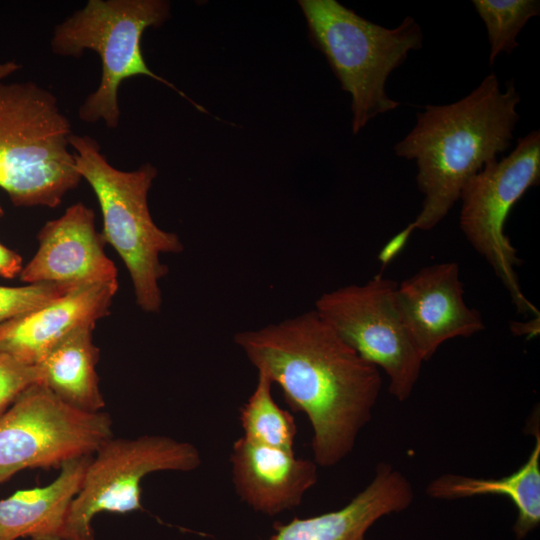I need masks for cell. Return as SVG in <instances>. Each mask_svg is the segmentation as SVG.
<instances>
[{"instance_id": "30bf717a", "label": "cell", "mask_w": 540, "mask_h": 540, "mask_svg": "<svg viewBox=\"0 0 540 540\" xmlns=\"http://www.w3.org/2000/svg\"><path fill=\"white\" fill-rule=\"evenodd\" d=\"M396 286L380 273L362 285L322 294L314 310L364 360L385 371L389 393L403 402L424 361L396 310Z\"/></svg>"}, {"instance_id": "7a4b0ae2", "label": "cell", "mask_w": 540, "mask_h": 540, "mask_svg": "<svg viewBox=\"0 0 540 540\" xmlns=\"http://www.w3.org/2000/svg\"><path fill=\"white\" fill-rule=\"evenodd\" d=\"M520 101L513 82L502 91L491 73L461 100L427 105L399 141L396 155L415 159L417 184L424 195L415 229L434 228L460 199L466 182L510 146Z\"/></svg>"}, {"instance_id": "6da1fadb", "label": "cell", "mask_w": 540, "mask_h": 540, "mask_svg": "<svg viewBox=\"0 0 540 540\" xmlns=\"http://www.w3.org/2000/svg\"><path fill=\"white\" fill-rule=\"evenodd\" d=\"M258 373L282 390L285 402L312 427L314 462L331 467L354 448L369 423L382 379L316 313L311 311L234 335Z\"/></svg>"}, {"instance_id": "7402d4cb", "label": "cell", "mask_w": 540, "mask_h": 540, "mask_svg": "<svg viewBox=\"0 0 540 540\" xmlns=\"http://www.w3.org/2000/svg\"><path fill=\"white\" fill-rule=\"evenodd\" d=\"M42 382L38 365L25 364L0 351V416L23 391Z\"/></svg>"}, {"instance_id": "4fadbf2b", "label": "cell", "mask_w": 540, "mask_h": 540, "mask_svg": "<svg viewBox=\"0 0 540 540\" xmlns=\"http://www.w3.org/2000/svg\"><path fill=\"white\" fill-rule=\"evenodd\" d=\"M230 462L237 495L255 512L269 516L299 506L318 479L315 462L243 436L233 443Z\"/></svg>"}, {"instance_id": "ba28073f", "label": "cell", "mask_w": 540, "mask_h": 540, "mask_svg": "<svg viewBox=\"0 0 540 540\" xmlns=\"http://www.w3.org/2000/svg\"><path fill=\"white\" fill-rule=\"evenodd\" d=\"M113 437L105 412L77 409L43 384L23 391L0 416V484L27 468H60Z\"/></svg>"}, {"instance_id": "44dd1931", "label": "cell", "mask_w": 540, "mask_h": 540, "mask_svg": "<svg viewBox=\"0 0 540 540\" xmlns=\"http://www.w3.org/2000/svg\"><path fill=\"white\" fill-rule=\"evenodd\" d=\"M73 289L45 282L18 287L0 285V324L40 309Z\"/></svg>"}, {"instance_id": "9a60e30c", "label": "cell", "mask_w": 540, "mask_h": 540, "mask_svg": "<svg viewBox=\"0 0 540 540\" xmlns=\"http://www.w3.org/2000/svg\"><path fill=\"white\" fill-rule=\"evenodd\" d=\"M413 499L409 479L390 463L381 462L371 482L344 507L275 523V533L268 540H368L365 534L378 519L405 510Z\"/></svg>"}, {"instance_id": "9c48e42d", "label": "cell", "mask_w": 540, "mask_h": 540, "mask_svg": "<svg viewBox=\"0 0 540 540\" xmlns=\"http://www.w3.org/2000/svg\"><path fill=\"white\" fill-rule=\"evenodd\" d=\"M540 133L518 139L515 149L500 161L491 160L461 190L460 227L472 247L493 268L520 313L539 316L524 296L515 267L521 260L504 233L507 217L525 192L539 184Z\"/></svg>"}, {"instance_id": "484cf974", "label": "cell", "mask_w": 540, "mask_h": 540, "mask_svg": "<svg viewBox=\"0 0 540 540\" xmlns=\"http://www.w3.org/2000/svg\"><path fill=\"white\" fill-rule=\"evenodd\" d=\"M18 69H20V65L15 61H6L0 63V81L6 79Z\"/></svg>"}, {"instance_id": "3957f363", "label": "cell", "mask_w": 540, "mask_h": 540, "mask_svg": "<svg viewBox=\"0 0 540 540\" xmlns=\"http://www.w3.org/2000/svg\"><path fill=\"white\" fill-rule=\"evenodd\" d=\"M72 135L53 93L0 81V188L15 206L54 208L78 186Z\"/></svg>"}, {"instance_id": "e0dca14e", "label": "cell", "mask_w": 540, "mask_h": 540, "mask_svg": "<svg viewBox=\"0 0 540 540\" xmlns=\"http://www.w3.org/2000/svg\"><path fill=\"white\" fill-rule=\"evenodd\" d=\"M535 437L529 458L512 474L494 478H474L443 474L433 479L426 493L436 499H460L479 495L499 494L508 497L518 515L513 531L518 540L537 528L540 523V429L538 416L533 414L527 424Z\"/></svg>"}, {"instance_id": "8fae6325", "label": "cell", "mask_w": 540, "mask_h": 540, "mask_svg": "<svg viewBox=\"0 0 540 540\" xmlns=\"http://www.w3.org/2000/svg\"><path fill=\"white\" fill-rule=\"evenodd\" d=\"M463 294L456 262L421 268L397 284L396 310L423 361L445 341L484 329L480 312L467 306Z\"/></svg>"}, {"instance_id": "7c38bea8", "label": "cell", "mask_w": 540, "mask_h": 540, "mask_svg": "<svg viewBox=\"0 0 540 540\" xmlns=\"http://www.w3.org/2000/svg\"><path fill=\"white\" fill-rule=\"evenodd\" d=\"M39 247L23 267L22 282L56 283L74 288L118 283L117 268L105 254L106 242L96 230L94 211L83 203L68 207L37 235Z\"/></svg>"}, {"instance_id": "5bb4252c", "label": "cell", "mask_w": 540, "mask_h": 540, "mask_svg": "<svg viewBox=\"0 0 540 540\" xmlns=\"http://www.w3.org/2000/svg\"><path fill=\"white\" fill-rule=\"evenodd\" d=\"M118 283L81 286L50 304L0 324V351L37 365L72 330L93 325L109 314Z\"/></svg>"}, {"instance_id": "52a82bcc", "label": "cell", "mask_w": 540, "mask_h": 540, "mask_svg": "<svg viewBox=\"0 0 540 540\" xmlns=\"http://www.w3.org/2000/svg\"><path fill=\"white\" fill-rule=\"evenodd\" d=\"M202 463L193 444L162 435L106 440L84 472L81 488L69 508L63 540H95L94 517L102 512L142 511L141 482L153 472H189Z\"/></svg>"}, {"instance_id": "603a6c76", "label": "cell", "mask_w": 540, "mask_h": 540, "mask_svg": "<svg viewBox=\"0 0 540 540\" xmlns=\"http://www.w3.org/2000/svg\"><path fill=\"white\" fill-rule=\"evenodd\" d=\"M415 230L412 222L403 230L394 235L380 250L378 259L385 267L391 262L404 248L411 233Z\"/></svg>"}, {"instance_id": "ac0fdd59", "label": "cell", "mask_w": 540, "mask_h": 540, "mask_svg": "<svg viewBox=\"0 0 540 540\" xmlns=\"http://www.w3.org/2000/svg\"><path fill=\"white\" fill-rule=\"evenodd\" d=\"M94 327L72 330L37 364L43 385L65 403L87 412H100L105 406L96 372L99 349L93 342Z\"/></svg>"}, {"instance_id": "cb8c5ba5", "label": "cell", "mask_w": 540, "mask_h": 540, "mask_svg": "<svg viewBox=\"0 0 540 540\" xmlns=\"http://www.w3.org/2000/svg\"><path fill=\"white\" fill-rule=\"evenodd\" d=\"M22 269V257L0 243V277L13 279L20 275Z\"/></svg>"}, {"instance_id": "8992f818", "label": "cell", "mask_w": 540, "mask_h": 540, "mask_svg": "<svg viewBox=\"0 0 540 540\" xmlns=\"http://www.w3.org/2000/svg\"><path fill=\"white\" fill-rule=\"evenodd\" d=\"M313 43L351 95L352 131L399 103L385 91L389 74L420 49L423 35L412 17L393 29L374 24L335 0L299 1Z\"/></svg>"}, {"instance_id": "d4e9b609", "label": "cell", "mask_w": 540, "mask_h": 540, "mask_svg": "<svg viewBox=\"0 0 540 540\" xmlns=\"http://www.w3.org/2000/svg\"><path fill=\"white\" fill-rule=\"evenodd\" d=\"M539 316H535L528 322H516L513 321L510 324V329L514 335L534 337L539 334Z\"/></svg>"}, {"instance_id": "5b68a950", "label": "cell", "mask_w": 540, "mask_h": 540, "mask_svg": "<svg viewBox=\"0 0 540 540\" xmlns=\"http://www.w3.org/2000/svg\"><path fill=\"white\" fill-rule=\"evenodd\" d=\"M169 15L170 4L164 0H89L56 26L50 41L54 54L80 57L84 51L92 50L100 57L101 79L79 107L82 121H103L108 128H117L119 87L124 80L140 75L170 87L198 110L206 112L172 83L151 71L145 62L141 49L144 31L161 26Z\"/></svg>"}, {"instance_id": "277c9868", "label": "cell", "mask_w": 540, "mask_h": 540, "mask_svg": "<svg viewBox=\"0 0 540 540\" xmlns=\"http://www.w3.org/2000/svg\"><path fill=\"white\" fill-rule=\"evenodd\" d=\"M70 146L75 168L98 200L103 239L123 260L141 310L156 313L162 304L160 281L168 266L160 260L163 253H181L179 236L159 228L150 214L148 192L157 176L150 163L133 171L113 167L90 136L72 135Z\"/></svg>"}, {"instance_id": "ffe728a7", "label": "cell", "mask_w": 540, "mask_h": 540, "mask_svg": "<svg viewBox=\"0 0 540 540\" xmlns=\"http://www.w3.org/2000/svg\"><path fill=\"white\" fill-rule=\"evenodd\" d=\"M484 21L491 46L490 63L501 53H511L517 46L516 37L527 21L539 14L535 0H473Z\"/></svg>"}, {"instance_id": "2e32d148", "label": "cell", "mask_w": 540, "mask_h": 540, "mask_svg": "<svg viewBox=\"0 0 540 540\" xmlns=\"http://www.w3.org/2000/svg\"><path fill=\"white\" fill-rule=\"evenodd\" d=\"M89 460L68 461L50 484L0 499V540H63L66 517Z\"/></svg>"}, {"instance_id": "d6986e66", "label": "cell", "mask_w": 540, "mask_h": 540, "mask_svg": "<svg viewBox=\"0 0 540 540\" xmlns=\"http://www.w3.org/2000/svg\"><path fill=\"white\" fill-rule=\"evenodd\" d=\"M272 385L264 374L258 373L256 387L239 411L243 437L257 444L295 453L297 426L294 417L275 402Z\"/></svg>"}, {"instance_id": "4316f807", "label": "cell", "mask_w": 540, "mask_h": 540, "mask_svg": "<svg viewBox=\"0 0 540 540\" xmlns=\"http://www.w3.org/2000/svg\"><path fill=\"white\" fill-rule=\"evenodd\" d=\"M3 214H4V211H3V209H2L1 206H0V218L3 216Z\"/></svg>"}]
</instances>
